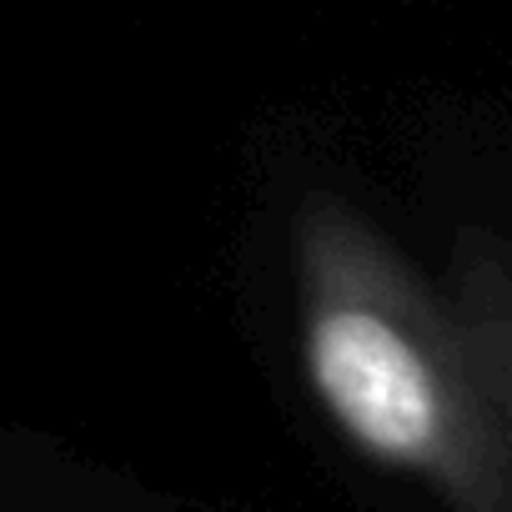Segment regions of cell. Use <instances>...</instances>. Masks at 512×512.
Returning <instances> with one entry per match:
<instances>
[{
  "label": "cell",
  "instance_id": "6da1fadb",
  "mask_svg": "<svg viewBox=\"0 0 512 512\" xmlns=\"http://www.w3.org/2000/svg\"><path fill=\"white\" fill-rule=\"evenodd\" d=\"M297 357L317 412L442 512H512V241L462 226L442 272L352 201L292 216Z\"/></svg>",
  "mask_w": 512,
  "mask_h": 512
}]
</instances>
